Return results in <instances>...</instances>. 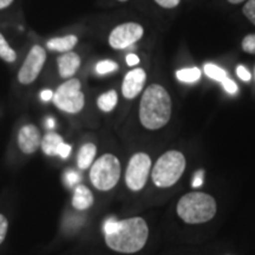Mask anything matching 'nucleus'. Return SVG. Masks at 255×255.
<instances>
[{"label": "nucleus", "mask_w": 255, "mask_h": 255, "mask_svg": "<svg viewBox=\"0 0 255 255\" xmlns=\"http://www.w3.org/2000/svg\"><path fill=\"white\" fill-rule=\"evenodd\" d=\"M242 11H244V14L246 15V18H248V20L255 25V0H248L246 5L242 8Z\"/></svg>", "instance_id": "nucleus-23"}, {"label": "nucleus", "mask_w": 255, "mask_h": 255, "mask_svg": "<svg viewBox=\"0 0 255 255\" xmlns=\"http://www.w3.org/2000/svg\"><path fill=\"white\" fill-rule=\"evenodd\" d=\"M13 2V0H0V9L6 8Z\"/></svg>", "instance_id": "nucleus-33"}, {"label": "nucleus", "mask_w": 255, "mask_h": 255, "mask_svg": "<svg viewBox=\"0 0 255 255\" xmlns=\"http://www.w3.org/2000/svg\"><path fill=\"white\" fill-rule=\"evenodd\" d=\"M146 81L145 71L141 68L133 69L127 73L122 84V94L128 100H132L141 94Z\"/></svg>", "instance_id": "nucleus-10"}, {"label": "nucleus", "mask_w": 255, "mask_h": 255, "mask_svg": "<svg viewBox=\"0 0 255 255\" xmlns=\"http://www.w3.org/2000/svg\"><path fill=\"white\" fill-rule=\"evenodd\" d=\"M96 150H97L96 145L92 144V143H87V144L82 146L77 157V164L79 169L84 170V169L90 167L96 156Z\"/></svg>", "instance_id": "nucleus-16"}, {"label": "nucleus", "mask_w": 255, "mask_h": 255, "mask_svg": "<svg viewBox=\"0 0 255 255\" xmlns=\"http://www.w3.org/2000/svg\"><path fill=\"white\" fill-rule=\"evenodd\" d=\"M186 168V158L182 152L167 151L157 159L151 171L152 181L159 188L174 186L182 176Z\"/></svg>", "instance_id": "nucleus-4"}, {"label": "nucleus", "mask_w": 255, "mask_h": 255, "mask_svg": "<svg viewBox=\"0 0 255 255\" xmlns=\"http://www.w3.org/2000/svg\"><path fill=\"white\" fill-rule=\"evenodd\" d=\"M237 73H238L239 78H240L241 81H244V82H250L251 81V78H252L251 72L248 71V70L245 68L244 65H239L238 66Z\"/></svg>", "instance_id": "nucleus-26"}, {"label": "nucleus", "mask_w": 255, "mask_h": 255, "mask_svg": "<svg viewBox=\"0 0 255 255\" xmlns=\"http://www.w3.org/2000/svg\"><path fill=\"white\" fill-rule=\"evenodd\" d=\"M171 116V100L168 91L158 84L146 88L139 104V120L149 130H157L169 122Z\"/></svg>", "instance_id": "nucleus-2"}, {"label": "nucleus", "mask_w": 255, "mask_h": 255, "mask_svg": "<svg viewBox=\"0 0 255 255\" xmlns=\"http://www.w3.org/2000/svg\"><path fill=\"white\" fill-rule=\"evenodd\" d=\"M105 242L111 250L120 253H136L144 247L149 229L142 218H131L117 221L108 219L104 223Z\"/></svg>", "instance_id": "nucleus-1"}, {"label": "nucleus", "mask_w": 255, "mask_h": 255, "mask_svg": "<svg viewBox=\"0 0 255 255\" xmlns=\"http://www.w3.org/2000/svg\"><path fill=\"white\" fill-rule=\"evenodd\" d=\"M81 176L75 170H69L65 173V182L69 187H75L79 182Z\"/></svg>", "instance_id": "nucleus-24"}, {"label": "nucleus", "mask_w": 255, "mask_h": 255, "mask_svg": "<svg viewBox=\"0 0 255 255\" xmlns=\"http://www.w3.org/2000/svg\"><path fill=\"white\" fill-rule=\"evenodd\" d=\"M0 58L7 63H13L17 59V53L8 45V43L1 33H0Z\"/></svg>", "instance_id": "nucleus-19"}, {"label": "nucleus", "mask_w": 255, "mask_h": 255, "mask_svg": "<svg viewBox=\"0 0 255 255\" xmlns=\"http://www.w3.org/2000/svg\"><path fill=\"white\" fill-rule=\"evenodd\" d=\"M70 152H71V145L66 144V143H62L58 149V156H60L62 158H66L69 157Z\"/></svg>", "instance_id": "nucleus-29"}, {"label": "nucleus", "mask_w": 255, "mask_h": 255, "mask_svg": "<svg viewBox=\"0 0 255 255\" xmlns=\"http://www.w3.org/2000/svg\"><path fill=\"white\" fill-rule=\"evenodd\" d=\"M205 73L208 76L209 78L214 79V81L222 82L223 79L227 78V72L225 71L222 68L215 65V64H206L205 65Z\"/></svg>", "instance_id": "nucleus-20"}, {"label": "nucleus", "mask_w": 255, "mask_h": 255, "mask_svg": "<svg viewBox=\"0 0 255 255\" xmlns=\"http://www.w3.org/2000/svg\"><path fill=\"white\" fill-rule=\"evenodd\" d=\"M127 63L129 66H135L139 63V58L133 53H130V55L127 56Z\"/></svg>", "instance_id": "nucleus-31"}, {"label": "nucleus", "mask_w": 255, "mask_h": 255, "mask_svg": "<svg viewBox=\"0 0 255 255\" xmlns=\"http://www.w3.org/2000/svg\"><path fill=\"white\" fill-rule=\"evenodd\" d=\"M177 214L184 222L203 223L209 221L216 214V202L205 193H189L177 203Z\"/></svg>", "instance_id": "nucleus-3"}, {"label": "nucleus", "mask_w": 255, "mask_h": 255, "mask_svg": "<svg viewBox=\"0 0 255 255\" xmlns=\"http://www.w3.org/2000/svg\"><path fill=\"white\" fill-rule=\"evenodd\" d=\"M41 142L40 132L33 124H27L19 130L18 145L24 154H33Z\"/></svg>", "instance_id": "nucleus-11"}, {"label": "nucleus", "mask_w": 255, "mask_h": 255, "mask_svg": "<svg viewBox=\"0 0 255 255\" xmlns=\"http://www.w3.org/2000/svg\"><path fill=\"white\" fill-rule=\"evenodd\" d=\"M7 227H8V222L4 215L0 214V244L4 241V239L6 237V233H7Z\"/></svg>", "instance_id": "nucleus-27"}, {"label": "nucleus", "mask_w": 255, "mask_h": 255, "mask_svg": "<svg viewBox=\"0 0 255 255\" xmlns=\"http://www.w3.org/2000/svg\"><path fill=\"white\" fill-rule=\"evenodd\" d=\"M222 83V85H223V88H225V90L228 92V94H231V95H234V94H237L238 92V85L235 84V82L233 81V79H231V78H225L223 79V81L221 82Z\"/></svg>", "instance_id": "nucleus-25"}, {"label": "nucleus", "mask_w": 255, "mask_h": 255, "mask_svg": "<svg viewBox=\"0 0 255 255\" xmlns=\"http://www.w3.org/2000/svg\"><path fill=\"white\" fill-rule=\"evenodd\" d=\"M121 176L119 158L111 154H105L92 164L90 170L91 182L100 190H110L116 186Z\"/></svg>", "instance_id": "nucleus-5"}, {"label": "nucleus", "mask_w": 255, "mask_h": 255, "mask_svg": "<svg viewBox=\"0 0 255 255\" xmlns=\"http://www.w3.org/2000/svg\"><path fill=\"white\" fill-rule=\"evenodd\" d=\"M155 1L164 8H174L180 4L181 0H155Z\"/></svg>", "instance_id": "nucleus-28"}, {"label": "nucleus", "mask_w": 255, "mask_h": 255, "mask_svg": "<svg viewBox=\"0 0 255 255\" xmlns=\"http://www.w3.org/2000/svg\"><path fill=\"white\" fill-rule=\"evenodd\" d=\"M53 98V92L51 90H43L40 92V100L44 102H49Z\"/></svg>", "instance_id": "nucleus-32"}, {"label": "nucleus", "mask_w": 255, "mask_h": 255, "mask_svg": "<svg viewBox=\"0 0 255 255\" xmlns=\"http://www.w3.org/2000/svg\"><path fill=\"white\" fill-rule=\"evenodd\" d=\"M45 60L46 51L39 45H34L28 52L26 59H25L20 70H19L18 81L24 85L33 83L40 73L41 69H43Z\"/></svg>", "instance_id": "nucleus-8"}, {"label": "nucleus", "mask_w": 255, "mask_h": 255, "mask_svg": "<svg viewBox=\"0 0 255 255\" xmlns=\"http://www.w3.org/2000/svg\"><path fill=\"white\" fill-rule=\"evenodd\" d=\"M242 50L245 52L255 55V34H248L242 40Z\"/></svg>", "instance_id": "nucleus-22"}, {"label": "nucleus", "mask_w": 255, "mask_h": 255, "mask_svg": "<svg viewBox=\"0 0 255 255\" xmlns=\"http://www.w3.org/2000/svg\"><path fill=\"white\" fill-rule=\"evenodd\" d=\"M176 77L178 81L183 83H195L201 77V71L197 68H188L178 70L176 72Z\"/></svg>", "instance_id": "nucleus-18"}, {"label": "nucleus", "mask_w": 255, "mask_h": 255, "mask_svg": "<svg viewBox=\"0 0 255 255\" xmlns=\"http://www.w3.org/2000/svg\"><path fill=\"white\" fill-rule=\"evenodd\" d=\"M119 1H128V0H119Z\"/></svg>", "instance_id": "nucleus-36"}, {"label": "nucleus", "mask_w": 255, "mask_h": 255, "mask_svg": "<svg viewBox=\"0 0 255 255\" xmlns=\"http://www.w3.org/2000/svg\"><path fill=\"white\" fill-rule=\"evenodd\" d=\"M46 127L49 128V129H53V128H55V120L47 119L46 120Z\"/></svg>", "instance_id": "nucleus-34"}, {"label": "nucleus", "mask_w": 255, "mask_h": 255, "mask_svg": "<svg viewBox=\"0 0 255 255\" xmlns=\"http://www.w3.org/2000/svg\"><path fill=\"white\" fill-rule=\"evenodd\" d=\"M143 27L136 23H126L119 25L111 31L109 44L116 50H123L138 41L143 36Z\"/></svg>", "instance_id": "nucleus-9"}, {"label": "nucleus", "mask_w": 255, "mask_h": 255, "mask_svg": "<svg viewBox=\"0 0 255 255\" xmlns=\"http://www.w3.org/2000/svg\"><path fill=\"white\" fill-rule=\"evenodd\" d=\"M52 100L56 107L64 113H79L84 107V95L81 91V82L72 78L63 83L53 94Z\"/></svg>", "instance_id": "nucleus-6"}, {"label": "nucleus", "mask_w": 255, "mask_h": 255, "mask_svg": "<svg viewBox=\"0 0 255 255\" xmlns=\"http://www.w3.org/2000/svg\"><path fill=\"white\" fill-rule=\"evenodd\" d=\"M58 71L60 77L70 78L77 72V70L81 65V58L77 53L75 52H66L63 56H60L58 60Z\"/></svg>", "instance_id": "nucleus-12"}, {"label": "nucleus", "mask_w": 255, "mask_h": 255, "mask_svg": "<svg viewBox=\"0 0 255 255\" xmlns=\"http://www.w3.org/2000/svg\"><path fill=\"white\" fill-rule=\"evenodd\" d=\"M203 184V170H199L196 171L195 176H194V181H193V187L197 188L201 187Z\"/></svg>", "instance_id": "nucleus-30"}, {"label": "nucleus", "mask_w": 255, "mask_h": 255, "mask_svg": "<svg viewBox=\"0 0 255 255\" xmlns=\"http://www.w3.org/2000/svg\"><path fill=\"white\" fill-rule=\"evenodd\" d=\"M92 203H94V196H92L91 191L84 186L76 187L72 199V206L78 210H84L90 208Z\"/></svg>", "instance_id": "nucleus-13"}, {"label": "nucleus", "mask_w": 255, "mask_h": 255, "mask_svg": "<svg viewBox=\"0 0 255 255\" xmlns=\"http://www.w3.org/2000/svg\"><path fill=\"white\" fill-rule=\"evenodd\" d=\"M151 168V159L144 152H137L128 164L126 182L129 189L141 190L145 186Z\"/></svg>", "instance_id": "nucleus-7"}, {"label": "nucleus", "mask_w": 255, "mask_h": 255, "mask_svg": "<svg viewBox=\"0 0 255 255\" xmlns=\"http://www.w3.org/2000/svg\"><path fill=\"white\" fill-rule=\"evenodd\" d=\"M228 1L231 2V4H240V2L245 1V0H228Z\"/></svg>", "instance_id": "nucleus-35"}, {"label": "nucleus", "mask_w": 255, "mask_h": 255, "mask_svg": "<svg viewBox=\"0 0 255 255\" xmlns=\"http://www.w3.org/2000/svg\"><path fill=\"white\" fill-rule=\"evenodd\" d=\"M117 101H119L117 92L115 90H110L98 97L97 105L102 111H104V113H110V111L114 110V108L116 107Z\"/></svg>", "instance_id": "nucleus-17"}, {"label": "nucleus", "mask_w": 255, "mask_h": 255, "mask_svg": "<svg viewBox=\"0 0 255 255\" xmlns=\"http://www.w3.org/2000/svg\"><path fill=\"white\" fill-rule=\"evenodd\" d=\"M77 37L76 36H65V37H58L52 38L47 41L46 46L52 51H58V52H70L73 47L77 44Z\"/></svg>", "instance_id": "nucleus-14"}, {"label": "nucleus", "mask_w": 255, "mask_h": 255, "mask_svg": "<svg viewBox=\"0 0 255 255\" xmlns=\"http://www.w3.org/2000/svg\"><path fill=\"white\" fill-rule=\"evenodd\" d=\"M119 69V65L113 60H101L96 65V72L98 75H107V73L114 72Z\"/></svg>", "instance_id": "nucleus-21"}, {"label": "nucleus", "mask_w": 255, "mask_h": 255, "mask_svg": "<svg viewBox=\"0 0 255 255\" xmlns=\"http://www.w3.org/2000/svg\"><path fill=\"white\" fill-rule=\"evenodd\" d=\"M62 143H64L62 136H59L56 132H49L41 139L40 145L43 151L49 156L58 155V149Z\"/></svg>", "instance_id": "nucleus-15"}]
</instances>
